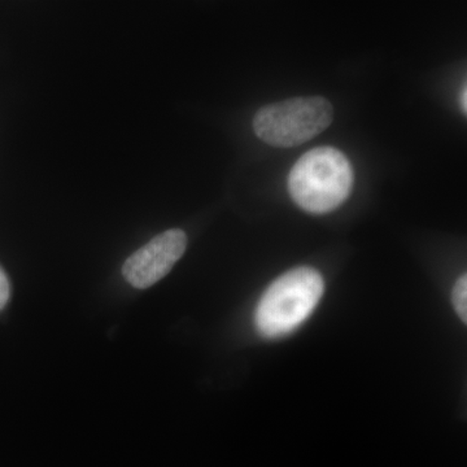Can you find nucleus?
I'll list each match as a JSON object with an SVG mask.
<instances>
[{"mask_svg": "<svg viewBox=\"0 0 467 467\" xmlns=\"http://www.w3.org/2000/svg\"><path fill=\"white\" fill-rule=\"evenodd\" d=\"M353 184L349 160L333 147H318L301 156L288 175L294 202L309 213L334 211L348 198Z\"/></svg>", "mask_w": 467, "mask_h": 467, "instance_id": "f257e3e1", "label": "nucleus"}, {"mask_svg": "<svg viewBox=\"0 0 467 467\" xmlns=\"http://www.w3.org/2000/svg\"><path fill=\"white\" fill-rule=\"evenodd\" d=\"M325 282L313 267L301 266L279 276L264 292L254 322L264 337L276 339L303 325L324 296Z\"/></svg>", "mask_w": 467, "mask_h": 467, "instance_id": "f03ea898", "label": "nucleus"}, {"mask_svg": "<svg viewBox=\"0 0 467 467\" xmlns=\"http://www.w3.org/2000/svg\"><path fill=\"white\" fill-rule=\"evenodd\" d=\"M333 119V106L325 98H295L261 109L254 116V129L270 146L295 147L317 137Z\"/></svg>", "mask_w": 467, "mask_h": 467, "instance_id": "7ed1b4c3", "label": "nucleus"}, {"mask_svg": "<svg viewBox=\"0 0 467 467\" xmlns=\"http://www.w3.org/2000/svg\"><path fill=\"white\" fill-rule=\"evenodd\" d=\"M186 247L187 236L182 230L171 229L159 234L125 261L122 275L133 287L149 288L173 269Z\"/></svg>", "mask_w": 467, "mask_h": 467, "instance_id": "20e7f679", "label": "nucleus"}, {"mask_svg": "<svg viewBox=\"0 0 467 467\" xmlns=\"http://www.w3.org/2000/svg\"><path fill=\"white\" fill-rule=\"evenodd\" d=\"M467 278L466 275H461L454 285L453 294H451V300H453L454 309L457 315L462 319L463 324L467 322Z\"/></svg>", "mask_w": 467, "mask_h": 467, "instance_id": "39448f33", "label": "nucleus"}, {"mask_svg": "<svg viewBox=\"0 0 467 467\" xmlns=\"http://www.w3.org/2000/svg\"><path fill=\"white\" fill-rule=\"evenodd\" d=\"M9 296H11V285L5 270L0 267V310L7 306Z\"/></svg>", "mask_w": 467, "mask_h": 467, "instance_id": "423d86ee", "label": "nucleus"}, {"mask_svg": "<svg viewBox=\"0 0 467 467\" xmlns=\"http://www.w3.org/2000/svg\"><path fill=\"white\" fill-rule=\"evenodd\" d=\"M460 107L463 113H467V88L466 85H463L462 90L460 92Z\"/></svg>", "mask_w": 467, "mask_h": 467, "instance_id": "0eeeda50", "label": "nucleus"}]
</instances>
